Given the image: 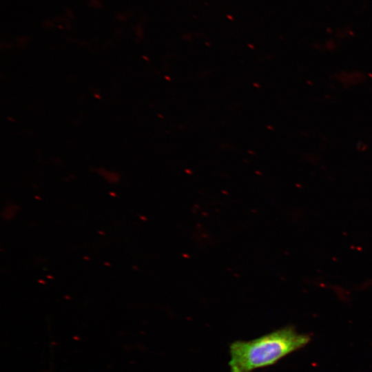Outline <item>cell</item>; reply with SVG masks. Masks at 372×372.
<instances>
[{
  "mask_svg": "<svg viewBox=\"0 0 372 372\" xmlns=\"http://www.w3.org/2000/svg\"><path fill=\"white\" fill-rule=\"evenodd\" d=\"M308 335L286 327L250 340H236L229 346L230 372H252L271 366L305 346Z\"/></svg>",
  "mask_w": 372,
  "mask_h": 372,
  "instance_id": "obj_1",
  "label": "cell"
}]
</instances>
